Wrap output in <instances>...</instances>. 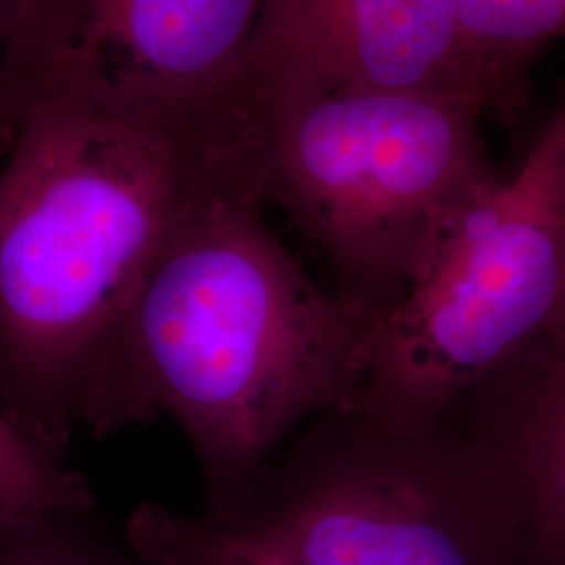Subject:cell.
Listing matches in <instances>:
<instances>
[{"label":"cell","instance_id":"obj_6","mask_svg":"<svg viewBox=\"0 0 565 565\" xmlns=\"http://www.w3.org/2000/svg\"><path fill=\"white\" fill-rule=\"evenodd\" d=\"M264 0H21L0 57V156L51 103L177 132L252 124L243 67Z\"/></svg>","mask_w":565,"mask_h":565},{"label":"cell","instance_id":"obj_4","mask_svg":"<svg viewBox=\"0 0 565 565\" xmlns=\"http://www.w3.org/2000/svg\"><path fill=\"white\" fill-rule=\"evenodd\" d=\"M203 520L282 564L522 565L515 515L448 427L359 404L303 425L245 499Z\"/></svg>","mask_w":565,"mask_h":565},{"label":"cell","instance_id":"obj_8","mask_svg":"<svg viewBox=\"0 0 565 565\" xmlns=\"http://www.w3.org/2000/svg\"><path fill=\"white\" fill-rule=\"evenodd\" d=\"M438 424L515 515L522 565H565V324L469 385Z\"/></svg>","mask_w":565,"mask_h":565},{"label":"cell","instance_id":"obj_7","mask_svg":"<svg viewBox=\"0 0 565 565\" xmlns=\"http://www.w3.org/2000/svg\"><path fill=\"white\" fill-rule=\"evenodd\" d=\"M340 88L459 97L503 118L524 103L471 51L446 0H264L245 97Z\"/></svg>","mask_w":565,"mask_h":565},{"label":"cell","instance_id":"obj_13","mask_svg":"<svg viewBox=\"0 0 565 565\" xmlns=\"http://www.w3.org/2000/svg\"><path fill=\"white\" fill-rule=\"evenodd\" d=\"M21 0H0V57L9 41V34L13 30V23L18 18Z\"/></svg>","mask_w":565,"mask_h":565},{"label":"cell","instance_id":"obj_3","mask_svg":"<svg viewBox=\"0 0 565 565\" xmlns=\"http://www.w3.org/2000/svg\"><path fill=\"white\" fill-rule=\"evenodd\" d=\"M266 202L327 264L333 291L384 317L503 177L478 103L340 88L247 99Z\"/></svg>","mask_w":565,"mask_h":565},{"label":"cell","instance_id":"obj_1","mask_svg":"<svg viewBox=\"0 0 565 565\" xmlns=\"http://www.w3.org/2000/svg\"><path fill=\"white\" fill-rule=\"evenodd\" d=\"M260 174L214 186L130 303L84 431L168 417L200 465L203 518L260 482L287 443L356 403L380 315L315 281L264 218Z\"/></svg>","mask_w":565,"mask_h":565},{"label":"cell","instance_id":"obj_2","mask_svg":"<svg viewBox=\"0 0 565 565\" xmlns=\"http://www.w3.org/2000/svg\"><path fill=\"white\" fill-rule=\"evenodd\" d=\"M0 158V406L67 461L124 317L186 212L263 174L256 128L177 132L51 103L18 121Z\"/></svg>","mask_w":565,"mask_h":565},{"label":"cell","instance_id":"obj_12","mask_svg":"<svg viewBox=\"0 0 565 565\" xmlns=\"http://www.w3.org/2000/svg\"><path fill=\"white\" fill-rule=\"evenodd\" d=\"M124 536L149 565H291L235 545L202 515H189L162 503L137 507Z\"/></svg>","mask_w":565,"mask_h":565},{"label":"cell","instance_id":"obj_10","mask_svg":"<svg viewBox=\"0 0 565 565\" xmlns=\"http://www.w3.org/2000/svg\"><path fill=\"white\" fill-rule=\"evenodd\" d=\"M99 507L90 482L32 440L0 406V525Z\"/></svg>","mask_w":565,"mask_h":565},{"label":"cell","instance_id":"obj_9","mask_svg":"<svg viewBox=\"0 0 565 565\" xmlns=\"http://www.w3.org/2000/svg\"><path fill=\"white\" fill-rule=\"evenodd\" d=\"M471 51L525 93L527 67L565 41V0H446Z\"/></svg>","mask_w":565,"mask_h":565},{"label":"cell","instance_id":"obj_11","mask_svg":"<svg viewBox=\"0 0 565 565\" xmlns=\"http://www.w3.org/2000/svg\"><path fill=\"white\" fill-rule=\"evenodd\" d=\"M0 565H149L99 507L0 525Z\"/></svg>","mask_w":565,"mask_h":565},{"label":"cell","instance_id":"obj_14","mask_svg":"<svg viewBox=\"0 0 565 565\" xmlns=\"http://www.w3.org/2000/svg\"><path fill=\"white\" fill-rule=\"evenodd\" d=\"M565 103V97H564ZM562 226H564V249H565V163H564V181H562ZM565 324V277H564V289H562V298H559V306H557V312L553 317V323L548 329L553 327H562Z\"/></svg>","mask_w":565,"mask_h":565},{"label":"cell","instance_id":"obj_5","mask_svg":"<svg viewBox=\"0 0 565 565\" xmlns=\"http://www.w3.org/2000/svg\"><path fill=\"white\" fill-rule=\"evenodd\" d=\"M564 163L562 102L520 170L465 212L380 319L354 404L392 424L431 427L551 327L565 277Z\"/></svg>","mask_w":565,"mask_h":565}]
</instances>
